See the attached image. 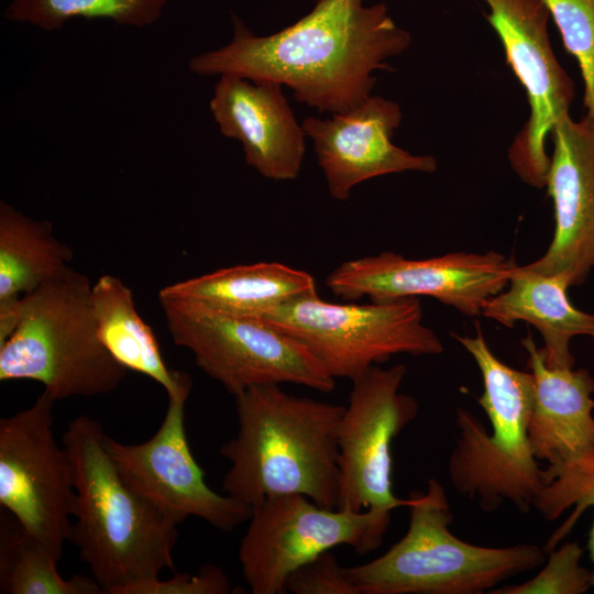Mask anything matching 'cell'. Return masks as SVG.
<instances>
[{
  "label": "cell",
  "instance_id": "26",
  "mask_svg": "<svg viewBox=\"0 0 594 594\" xmlns=\"http://www.w3.org/2000/svg\"><path fill=\"white\" fill-rule=\"evenodd\" d=\"M566 51L579 64L584 84L585 117L594 129V0H542Z\"/></svg>",
  "mask_w": 594,
  "mask_h": 594
},
{
  "label": "cell",
  "instance_id": "23",
  "mask_svg": "<svg viewBox=\"0 0 594 594\" xmlns=\"http://www.w3.org/2000/svg\"><path fill=\"white\" fill-rule=\"evenodd\" d=\"M61 558L44 542L29 534L16 520H1V594H100L94 578L74 575L64 579L57 563Z\"/></svg>",
  "mask_w": 594,
  "mask_h": 594
},
{
  "label": "cell",
  "instance_id": "7",
  "mask_svg": "<svg viewBox=\"0 0 594 594\" xmlns=\"http://www.w3.org/2000/svg\"><path fill=\"white\" fill-rule=\"evenodd\" d=\"M419 298L337 304L317 292L258 318L301 343L334 378L355 380L393 355H436L443 345L422 321Z\"/></svg>",
  "mask_w": 594,
  "mask_h": 594
},
{
  "label": "cell",
  "instance_id": "20",
  "mask_svg": "<svg viewBox=\"0 0 594 594\" xmlns=\"http://www.w3.org/2000/svg\"><path fill=\"white\" fill-rule=\"evenodd\" d=\"M316 292V280L309 273L277 262H258L174 283L160 290L158 299L227 316L258 318L275 307Z\"/></svg>",
  "mask_w": 594,
  "mask_h": 594
},
{
  "label": "cell",
  "instance_id": "29",
  "mask_svg": "<svg viewBox=\"0 0 594 594\" xmlns=\"http://www.w3.org/2000/svg\"><path fill=\"white\" fill-rule=\"evenodd\" d=\"M227 574L213 564H204L195 574L179 573L168 580L160 578L132 585L123 594H228Z\"/></svg>",
  "mask_w": 594,
  "mask_h": 594
},
{
  "label": "cell",
  "instance_id": "14",
  "mask_svg": "<svg viewBox=\"0 0 594 594\" xmlns=\"http://www.w3.org/2000/svg\"><path fill=\"white\" fill-rule=\"evenodd\" d=\"M189 393L168 396L164 419L145 442L124 444L105 435L103 444L125 484L164 515L177 524L195 516L230 531L250 519L252 507L205 482L186 437Z\"/></svg>",
  "mask_w": 594,
  "mask_h": 594
},
{
  "label": "cell",
  "instance_id": "28",
  "mask_svg": "<svg viewBox=\"0 0 594 594\" xmlns=\"http://www.w3.org/2000/svg\"><path fill=\"white\" fill-rule=\"evenodd\" d=\"M286 593L294 594H359L346 568L330 550L296 569L287 579Z\"/></svg>",
  "mask_w": 594,
  "mask_h": 594
},
{
  "label": "cell",
  "instance_id": "24",
  "mask_svg": "<svg viewBox=\"0 0 594 594\" xmlns=\"http://www.w3.org/2000/svg\"><path fill=\"white\" fill-rule=\"evenodd\" d=\"M169 0H10L4 18L43 31H57L73 19H103L142 29L156 23Z\"/></svg>",
  "mask_w": 594,
  "mask_h": 594
},
{
  "label": "cell",
  "instance_id": "17",
  "mask_svg": "<svg viewBox=\"0 0 594 594\" xmlns=\"http://www.w3.org/2000/svg\"><path fill=\"white\" fill-rule=\"evenodd\" d=\"M283 87L273 80L222 75L209 101L221 134L240 142L245 163L272 180L297 178L306 152V134Z\"/></svg>",
  "mask_w": 594,
  "mask_h": 594
},
{
  "label": "cell",
  "instance_id": "19",
  "mask_svg": "<svg viewBox=\"0 0 594 594\" xmlns=\"http://www.w3.org/2000/svg\"><path fill=\"white\" fill-rule=\"evenodd\" d=\"M509 288L492 296L482 316L512 328L517 321L535 326L544 341V361L552 369H572L575 360L570 341L587 336L594 341V315L575 308L568 298V282L516 265Z\"/></svg>",
  "mask_w": 594,
  "mask_h": 594
},
{
  "label": "cell",
  "instance_id": "25",
  "mask_svg": "<svg viewBox=\"0 0 594 594\" xmlns=\"http://www.w3.org/2000/svg\"><path fill=\"white\" fill-rule=\"evenodd\" d=\"M548 484L539 495L535 508L547 520L557 519L575 506L573 513L542 547L548 554L571 531L587 507L594 508V452L580 461L556 471L546 469ZM587 549L594 572V521L588 534Z\"/></svg>",
  "mask_w": 594,
  "mask_h": 594
},
{
  "label": "cell",
  "instance_id": "4",
  "mask_svg": "<svg viewBox=\"0 0 594 594\" xmlns=\"http://www.w3.org/2000/svg\"><path fill=\"white\" fill-rule=\"evenodd\" d=\"M451 334L481 372L483 393L477 402L493 429L488 435L474 414L457 410L459 435L448 463L452 486L476 501L484 512H494L507 501L528 513L548 484L546 469L535 458L528 439L534 375L503 363L479 326L475 337Z\"/></svg>",
  "mask_w": 594,
  "mask_h": 594
},
{
  "label": "cell",
  "instance_id": "12",
  "mask_svg": "<svg viewBox=\"0 0 594 594\" xmlns=\"http://www.w3.org/2000/svg\"><path fill=\"white\" fill-rule=\"evenodd\" d=\"M485 15L503 44L506 59L529 101L530 113L508 151L520 179L546 186L550 156L547 136L565 114L575 96L572 79L558 62L549 38L550 12L542 0H484Z\"/></svg>",
  "mask_w": 594,
  "mask_h": 594
},
{
  "label": "cell",
  "instance_id": "16",
  "mask_svg": "<svg viewBox=\"0 0 594 594\" xmlns=\"http://www.w3.org/2000/svg\"><path fill=\"white\" fill-rule=\"evenodd\" d=\"M553 154L547 183L556 228L547 252L526 266L582 284L594 267V129L563 116L552 130Z\"/></svg>",
  "mask_w": 594,
  "mask_h": 594
},
{
  "label": "cell",
  "instance_id": "1",
  "mask_svg": "<svg viewBox=\"0 0 594 594\" xmlns=\"http://www.w3.org/2000/svg\"><path fill=\"white\" fill-rule=\"evenodd\" d=\"M231 23V40L193 56L189 70L277 81L319 112L342 113L362 103L376 84L374 73L393 70L388 59L411 44L384 2L318 0L301 19L270 35L254 34L234 13Z\"/></svg>",
  "mask_w": 594,
  "mask_h": 594
},
{
  "label": "cell",
  "instance_id": "5",
  "mask_svg": "<svg viewBox=\"0 0 594 594\" xmlns=\"http://www.w3.org/2000/svg\"><path fill=\"white\" fill-rule=\"evenodd\" d=\"M405 536L384 554L346 568L359 594H482L532 571L547 553L535 543L483 547L450 531L453 514L443 486L430 479L411 492Z\"/></svg>",
  "mask_w": 594,
  "mask_h": 594
},
{
  "label": "cell",
  "instance_id": "8",
  "mask_svg": "<svg viewBox=\"0 0 594 594\" xmlns=\"http://www.w3.org/2000/svg\"><path fill=\"white\" fill-rule=\"evenodd\" d=\"M160 304L173 342L188 349L233 397L265 384L292 383L322 393L336 387V378L301 343L260 319L168 299Z\"/></svg>",
  "mask_w": 594,
  "mask_h": 594
},
{
  "label": "cell",
  "instance_id": "27",
  "mask_svg": "<svg viewBox=\"0 0 594 594\" xmlns=\"http://www.w3.org/2000/svg\"><path fill=\"white\" fill-rule=\"evenodd\" d=\"M544 568L527 582L505 585L492 594H582L594 587V572L581 565L583 549L565 542L548 553Z\"/></svg>",
  "mask_w": 594,
  "mask_h": 594
},
{
  "label": "cell",
  "instance_id": "10",
  "mask_svg": "<svg viewBox=\"0 0 594 594\" xmlns=\"http://www.w3.org/2000/svg\"><path fill=\"white\" fill-rule=\"evenodd\" d=\"M54 403L43 391L32 406L0 419V505L61 558L75 487L69 455L53 433Z\"/></svg>",
  "mask_w": 594,
  "mask_h": 594
},
{
  "label": "cell",
  "instance_id": "3",
  "mask_svg": "<svg viewBox=\"0 0 594 594\" xmlns=\"http://www.w3.org/2000/svg\"><path fill=\"white\" fill-rule=\"evenodd\" d=\"M105 435L100 422L86 415L63 433L75 487L76 522L68 540L103 593L123 594L174 569L178 524L125 484L105 448Z\"/></svg>",
  "mask_w": 594,
  "mask_h": 594
},
{
  "label": "cell",
  "instance_id": "2",
  "mask_svg": "<svg viewBox=\"0 0 594 594\" xmlns=\"http://www.w3.org/2000/svg\"><path fill=\"white\" fill-rule=\"evenodd\" d=\"M234 399L238 432L219 450L231 464L222 491L251 507L301 494L336 508L337 432L345 406L296 396L279 384L249 387Z\"/></svg>",
  "mask_w": 594,
  "mask_h": 594
},
{
  "label": "cell",
  "instance_id": "6",
  "mask_svg": "<svg viewBox=\"0 0 594 594\" xmlns=\"http://www.w3.org/2000/svg\"><path fill=\"white\" fill-rule=\"evenodd\" d=\"M89 278L73 267L22 295L19 323L0 345V381L41 383L55 402L114 391L127 375L100 342Z\"/></svg>",
  "mask_w": 594,
  "mask_h": 594
},
{
  "label": "cell",
  "instance_id": "22",
  "mask_svg": "<svg viewBox=\"0 0 594 594\" xmlns=\"http://www.w3.org/2000/svg\"><path fill=\"white\" fill-rule=\"evenodd\" d=\"M73 250L52 224L0 202V299L22 296L70 268Z\"/></svg>",
  "mask_w": 594,
  "mask_h": 594
},
{
  "label": "cell",
  "instance_id": "13",
  "mask_svg": "<svg viewBox=\"0 0 594 594\" xmlns=\"http://www.w3.org/2000/svg\"><path fill=\"white\" fill-rule=\"evenodd\" d=\"M516 265L495 251L458 252L424 260L385 251L341 263L328 274L326 285L346 301L426 296L472 317L482 315L485 302L508 285Z\"/></svg>",
  "mask_w": 594,
  "mask_h": 594
},
{
  "label": "cell",
  "instance_id": "30",
  "mask_svg": "<svg viewBox=\"0 0 594 594\" xmlns=\"http://www.w3.org/2000/svg\"><path fill=\"white\" fill-rule=\"evenodd\" d=\"M22 307V296L0 299V345L3 344L15 330Z\"/></svg>",
  "mask_w": 594,
  "mask_h": 594
},
{
  "label": "cell",
  "instance_id": "18",
  "mask_svg": "<svg viewBox=\"0 0 594 594\" xmlns=\"http://www.w3.org/2000/svg\"><path fill=\"white\" fill-rule=\"evenodd\" d=\"M521 344L535 378L529 443L535 458L556 471L594 452V378L585 369L547 366L543 349L531 336Z\"/></svg>",
  "mask_w": 594,
  "mask_h": 594
},
{
  "label": "cell",
  "instance_id": "15",
  "mask_svg": "<svg viewBox=\"0 0 594 594\" xmlns=\"http://www.w3.org/2000/svg\"><path fill=\"white\" fill-rule=\"evenodd\" d=\"M402 120L397 102L371 95L346 112L301 121L333 199L346 200L356 185L374 177L437 169L433 156L411 154L392 142Z\"/></svg>",
  "mask_w": 594,
  "mask_h": 594
},
{
  "label": "cell",
  "instance_id": "11",
  "mask_svg": "<svg viewBox=\"0 0 594 594\" xmlns=\"http://www.w3.org/2000/svg\"><path fill=\"white\" fill-rule=\"evenodd\" d=\"M405 364L373 365L352 381L338 426L337 509L391 512L408 499L394 495L392 442L416 418L418 404L400 393Z\"/></svg>",
  "mask_w": 594,
  "mask_h": 594
},
{
  "label": "cell",
  "instance_id": "21",
  "mask_svg": "<svg viewBox=\"0 0 594 594\" xmlns=\"http://www.w3.org/2000/svg\"><path fill=\"white\" fill-rule=\"evenodd\" d=\"M91 305L100 342L111 356L165 388L167 396L191 389L188 374L165 364L157 340L136 310L132 290L110 274L91 286Z\"/></svg>",
  "mask_w": 594,
  "mask_h": 594
},
{
  "label": "cell",
  "instance_id": "9",
  "mask_svg": "<svg viewBox=\"0 0 594 594\" xmlns=\"http://www.w3.org/2000/svg\"><path fill=\"white\" fill-rule=\"evenodd\" d=\"M241 540L242 575L253 594H283L299 566L338 546L364 556L377 549L391 512L326 508L301 494L271 496L252 507Z\"/></svg>",
  "mask_w": 594,
  "mask_h": 594
}]
</instances>
